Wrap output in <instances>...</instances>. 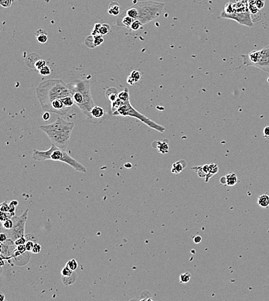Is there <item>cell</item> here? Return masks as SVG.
Instances as JSON below:
<instances>
[{
    "instance_id": "obj_1",
    "label": "cell",
    "mask_w": 269,
    "mask_h": 301,
    "mask_svg": "<svg viewBox=\"0 0 269 301\" xmlns=\"http://www.w3.org/2000/svg\"><path fill=\"white\" fill-rule=\"evenodd\" d=\"M37 97L45 112L65 116L74 103L71 90L62 79H48L41 82L36 88Z\"/></svg>"
},
{
    "instance_id": "obj_2",
    "label": "cell",
    "mask_w": 269,
    "mask_h": 301,
    "mask_svg": "<svg viewBox=\"0 0 269 301\" xmlns=\"http://www.w3.org/2000/svg\"><path fill=\"white\" fill-rule=\"evenodd\" d=\"M74 127V123L58 117L52 123L41 125L40 129L47 135L52 144L62 149L66 150Z\"/></svg>"
},
{
    "instance_id": "obj_3",
    "label": "cell",
    "mask_w": 269,
    "mask_h": 301,
    "mask_svg": "<svg viewBox=\"0 0 269 301\" xmlns=\"http://www.w3.org/2000/svg\"><path fill=\"white\" fill-rule=\"evenodd\" d=\"M68 84L72 92L74 104L80 109L88 120H92L91 111L95 105L91 92L89 81H79Z\"/></svg>"
},
{
    "instance_id": "obj_4",
    "label": "cell",
    "mask_w": 269,
    "mask_h": 301,
    "mask_svg": "<svg viewBox=\"0 0 269 301\" xmlns=\"http://www.w3.org/2000/svg\"><path fill=\"white\" fill-rule=\"evenodd\" d=\"M32 158L38 162H43L48 160L62 162L67 163L77 172L83 173L86 172V169L84 166L70 156L66 150L58 148L54 144H52L50 148L47 151H41L34 149Z\"/></svg>"
},
{
    "instance_id": "obj_5",
    "label": "cell",
    "mask_w": 269,
    "mask_h": 301,
    "mask_svg": "<svg viewBox=\"0 0 269 301\" xmlns=\"http://www.w3.org/2000/svg\"><path fill=\"white\" fill-rule=\"evenodd\" d=\"M134 5L138 12L136 20H139L144 25L156 20L161 16L165 3L149 0L138 2Z\"/></svg>"
},
{
    "instance_id": "obj_6",
    "label": "cell",
    "mask_w": 269,
    "mask_h": 301,
    "mask_svg": "<svg viewBox=\"0 0 269 301\" xmlns=\"http://www.w3.org/2000/svg\"><path fill=\"white\" fill-rule=\"evenodd\" d=\"M112 114L115 116L134 117L140 120L150 128L154 129L160 133H164L165 131V127L151 120L135 110L131 104L130 100L123 101L119 108L114 113H112Z\"/></svg>"
},
{
    "instance_id": "obj_7",
    "label": "cell",
    "mask_w": 269,
    "mask_h": 301,
    "mask_svg": "<svg viewBox=\"0 0 269 301\" xmlns=\"http://www.w3.org/2000/svg\"><path fill=\"white\" fill-rule=\"evenodd\" d=\"M243 64L254 66L269 72V45L261 50H254L248 54L241 55Z\"/></svg>"
},
{
    "instance_id": "obj_8",
    "label": "cell",
    "mask_w": 269,
    "mask_h": 301,
    "mask_svg": "<svg viewBox=\"0 0 269 301\" xmlns=\"http://www.w3.org/2000/svg\"><path fill=\"white\" fill-rule=\"evenodd\" d=\"M29 210L27 209L20 217H13L12 220L13 222V226L12 228L8 231L7 233L9 239L13 241H15L20 238L24 236V226L27 220V212Z\"/></svg>"
},
{
    "instance_id": "obj_9",
    "label": "cell",
    "mask_w": 269,
    "mask_h": 301,
    "mask_svg": "<svg viewBox=\"0 0 269 301\" xmlns=\"http://www.w3.org/2000/svg\"><path fill=\"white\" fill-rule=\"evenodd\" d=\"M247 12H249L248 0H230L225 5L219 17L225 18L231 14Z\"/></svg>"
},
{
    "instance_id": "obj_10",
    "label": "cell",
    "mask_w": 269,
    "mask_h": 301,
    "mask_svg": "<svg viewBox=\"0 0 269 301\" xmlns=\"http://www.w3.org/2000/svg\"><path fill=\"white\" fill-rule=\"evenodd\" d=\"M134 21V19L130 16L121 13L118 17L116 22V24L118 27H124L130 29Z\"/></svg>"
},
{
    "instance_id": "obj_11",
    "label": "cell",
    "mask_w": 269,
    "mask_h": 301,
    "mask_svg": "<svg viewBox=\"0 0 269 301\" xmlns=\"http://www.w3.org/2000/svg\"><path fill=\"white\" fill-rule=\"evenodd\" d=\"M141 74L138 70H134L127 77V82L130 85H134L141 78Z\"/></svg>"
},
{
    "instance_id": "obj_12",
    "label": "cell",
    "mask_w": 269,
    "mask_h": 301,
    "mask_svg": "<svg viewBox=\"0 0 269 301\" xmlns=\"http://www.w3.org/2000/svg\"><path fill=\"white\" fill-rule=\"evenodd\" d=\"M107 12L109 15L113 16H117L120 15V5L119 3L116 1L111 2L108 6Z\"/></svg>"
},
{
    "instance_id": "obj_13",
    "label": "cell",
    "mask_w": 269,
    "mask_h": 301,
    "mask_svg": "<svg viewBox=\"0 0 269 301\" xmlns=\"http://www.w3.org/2000/svg\"><path fill=\"white\" fill-rule=\"evenodd\" d=\"M118 92L116 88L112 87L108 88L106 91V96L111 103L116 101L118 98Z\"/></svg>"
},
{
    "instance_id": "obj_14",
    "label": "cell",
    "mask_w": 269,
    "mask_h": 301,
    "mask_svg": "<svg viewBox=\"0 0 269 301\" xmlns=\"http://www.w3.org/2000/svg\"><path fill=\"white\" fill-rule=\"evenodd\" d=\"M36 37L37 41L40 44H45L48 41V35L47 31L43 29H39L36 32Z\"/></svg>"
},
{
    "instance_id": "obj_15",
    "label": "cell",
    "mask_w": 269,
    "mask_h": 301,
    "mask_svg": "<svg viewBox=\"0 0 269 301\" xmlns=\"http://www.w3.org/2000/svg\"><path fill=\"white\" fill-rule=\"evenodd\" d=\"M91 115L93 119H101L105 115V111L103 108L99 106H95L91 111Z\"/></svg>"
},
{
    "instance_id": "obj_16",
    "label": "cell",
    "mask_w": 269,
    "mask_h": 301,
    "mask_svg": "<svg viewBox=\"0 0 269 301\" xmlns=\"http://www.w3.org/2000/svg\"><path fill=\"white\" fill-rule=\"evenodd\" d=\"M226 185L228 186H234L237 182V175L234 173H229L226 176Z\"/></svg>"
},
{
    "instance_id": "obj_17",
    "label": "cell",
    "mask_w": 269,
    "mask_h": 301,
    "mask_svg": "<svg viewBox=\"0 0 269 301\" xmlns=\"http://www.w3.org/2000/svg\"><path fill=\"white\" fill-rule=\"evenodd\" d=\"M182 161L177 162L173 164L172 168L171 169V172L174 174H179L180 173L183 169L185 168V165H183L182 163H181Z\"/></svg>"
},
{
    "instance_id": "obj_18",
    "label": "cell",
    "mask_w": 269,
    "mask_h": 301,
    "mask_svg": "<svg viewBox=\"0 0 269 301\" xmlns=\"http://www.w3.org/2000/svg\"><path fill=\"white\" fill-rule=\"evenodd\" d=\"M258 204L263 207H268L269 205V196L266 195H263L260 196L258 199Z\"/></svg>"
},
{
    "instance_id": "obj_19",
    "label": "cell",
    "mask_w": 269,
    "mask_h": 301,
    "mask_svg": "<svg viewBox=\"0 0 269 301\" xmlns=\"http://www.w3.org/2000/svg\"><path fill=\"white\" fill-rule=\"evenodd\" d=\"M76 280V276L74 273L70 276H62V281L65 286H69L73 284Z\"/></svg>"
},
{
    "instance_id": "obj_20",
    "label": "cell",
    "mask_w": 269,
    "mask_h": 301,
    "mask_svg": "<svg viewBox=\"0 0 269 301\" xmlns=\"http://www.w3.org/2000/svg\"><path fill=\"white\" fill-rule=\"evenodd\" d=\"M191 277H192V274L189 272H186V273H182L180 275V277H179L180 283L182 284H186L190 281Z\"/></svg>"
},
{
    "instance_id": "obj_21",
    "label": "cell",
    "mask_w": 269,
    "mask_h": 301,
    "mask_svg": "<svg viewBox=\"0 0 269 301\" xmlns=\"http://www.w3.org/2000/svg\"><path fill=\"white\" fill-rule=\"evenodd\" d=\"M110 30H111L110 26L109 24L103 23V24H102V25L100 27V30H99L100 34L102 35H106L110 32Z\"/></svg>"
},
{
    "instance_id": "obj_22",
    "label": "cell",
    "mask_w": 269,
    "mask_h": 301,
    "mask_svg": "<svg viewBox=\"0 0 269 301\" xmlns=\"http://www.w3.org/2000/svg\"><path fill=\"white\" fill-rule=\"evenodd\" d=\"M118 98L123 101H127L130 100V93L129 90L127 88H125L124 90L118 93Z\"/></svg>"
},
{
    "instance_id": "obj_23",
    "label": "cell",
    "mask_w": 269,
    "mask_h": 301,
    "mask_svg": "<svg viewBox=\"0 0 269 301\" xmlns=\"http://www.w3.org/2000/svg\"><path fill=\"white\" fill-rule=\"evenodd\" d=\"M104 42V39L102 35H93V44L95 48L100 45Z\"/></svg>"
},
{
    "instance_id": "obj_24",
    "label": "cell",
    "mask_w": 269,
    "mask_h": 301,
    "mask_svg": "<svg viewBox=\"0 0 269 301\" xmlns=\"http://www.w3.org/2000/svg\"><path fill=\"white\" fill-rule=\"evenodd\" d=\"M85 44L89 48H95V46L93 44V35H91L87 37L85 40Z\"/></svg>"
},
{
    "instance_id": "obj_25",
    "label": "cell",
    "mask_w": 269,
    "mask_h": 301,
    "mask_svg": "<svg viewBox=\"0 0 269 301\" xmlns=\"http://www.w3.org/2000/svg\"><path fill=\"white\" fill-rule=\"evenodd\" d=\"M66 266H67L68 268H70L71 270L74 271L77 269V268L78 267V263L75 259H72L67 262Z\"/></svg>"
},
{
    "instance_id": "obj_26",
    "label": "cell",
    "mask_w": 269,
    "mask_h": 301,
    "mask_svg": "<svg viewBox=\"0 0 269 301\" xmlns=\"http://www.w3.org/2000/svg\"><path fill=\"white\" fill-rule=\"evenodd\" d=\"M143 26V24L139 20H134V21L132 23L130 29L132 30V31H137L139 29H140Z\"/></svg>"
},
{
    "instance_id": "obj_27",
    "label": "cell",
    "mask_w": 269,
    "mask_h": 301,
    "mask_svg": "<svg viewBox=\"0 0 269 301\" xmlns=\"http://www.w3.org/2000/svg\"><path fill=\"white\" fill-rule=\"evenodd\" d=\"M2 226L6 230H10L12 228L13 226V221L9 219H8L5 220L3 222H2Z\"/></svg>"
},
{
    "instance_id": "obj_28",
    "label": "cell",
    "mask_w": 269,
    "mask_h": 301,
    "mask_svg": "<svg viewBox=\"0 0 269 301\" xmlns=\"http://www.w3.org/2000/svg\"><path fill=\"white\" fill-rule=\"evenodd\" d=\"M74 271L71 270L70 268H68L67 266L64 267L62 271H61V275L62 276H71L72 274H74Z\"/></svg>"
},
{
    "instance_id": "obj_29",
    "label": "cell",
    "mask_w": 269,
    "mask_h": 301,
    "mask_svg": "<svg viewBox=\"0 0 269 301\" xmlns=\"http://www.w3.org/2000/svg\"><path fill=\"white\" fill-rule=\"evenodd\" d=\"M218 170H219L218 166L216 164L212 163L209 165V173H210L212 175L216 174L218 172Z\"/></svg>"
},
{
    "instance_id": "obj_30",
    "label": "cell",
    "mask_w": 269,
    "mask_h": 301,
    "mask_svg": "<svg viewBox=\"0 0 269 301\" xmlns=\"http://www.w3.org/2000/svg\"><path fill=\"white\" fill-rule=\"evenodd\" d=\"M46 65V61L44 60H38L36 61L34 66L37 70H40L44 66Z\"/></svg>"
},
{
    "instance_id": "obj_31",
    "label": "cell",
    "mask_w": 269,
    "mask_h": 301,
    "mask_svg": "<svg viewBox=\"0 0 269 301\" xmlns=\"http://www.w3.org/2000/svg\"><path fill=\"white\" fill-rule=\"evenodd\" d=\"M102 25V23H96L94 26V27L93 29V30H92V32H91V35H100V32H99V30H100V27Z\"/></svg>"
},
{
    "instance_id": "obj_32",
    "label": "cell",
    "mask_w": 269,
    "mask_h": 301,
    "mask_svg": "<svg viewBox=\"0 0 269 301\" xmlns=\"http://www.w3.org/2000/svg\"><path fill=\"white\" fill-rule=\"evenodd\" d=\"M39 71H40V74L43 76H47L51 74V69L47 65L45 66H44L43 68H41Z\"/></svg>"
},
{
    "instance_id": "obj_33",
    "label": "cell",
    "mask_w": 269,
    "mask_h": 301,
    "mask_svg": "<svg viewBox=\"0 0 269 301\" xmlns=\"http://www.w3.org/2000/svg\"><path fill=\"white\" fill-rule=\"evenodd\" d=\"M13 3V0H0V5L5 8L11 6Z\"/></svg>"
},
{
    "instance_id": "obj_34",
    "label": "cell",
    "mask_w": 269,
    "mask_h": 301,
    "mask_svg": "<svg viewBox=\"0 0 269 301\" xmlns=\"http://www.w3.org/2000/svg\"><path fill=\"white\" fill-rule=\"evenodd\" d=\"M35 243H36V242L33 243V241H26V243H25V246H26V251H31V250H32V249H33Z\"/></svg>"
},
{
    "instance_id": "obj_35",
    "label": "cell",
    "mask_w": 269,
    "mask_h": 301,
    "mask_svg": "<svg viewBox=\"0 0 269 301\" xmlns=\"http://www.w3.org/2000/svg\"><path fill=\"white\" fill-rule=\"evenodd\" d=\"M158 144H159V146H158V147H157L158 148L157 149H158V151L159 152L161 150L162 148H164L166 149V151L167 152H168L169 146H168V144L167 143H164V141H162V142H158Z\"/></svg>"
},
{
    "instance_id": "obj_36",
    "label": "cell",
    "mask_w": 269,
    "mask_h": 301,
    "mask_svg": "<svg viewBox=\"0 0 269 301\" xmlns=\"http://www.w3.org/2000/svg\"><path fill=\"white\" fill-rule=\"evenodd\" d=\"M41 245L39 244H37V243H36L34 244V245L31 250V252L34 254H38L41 251Z\"/></svg>"
},
{
    "instance_id": "obj_37",
    "label": "cell",
    "mask_w": 269,
    "mask_h": 301,
    "mask_svg": "<svg viewBox=\"0 0 269 301\" xmlns=\"http://www.w3.org/2000/svg\"><path fill=\"white\" fill-rule=\"evenodd\" d=\"M265 0H256L255 2V5H256L257 8L261 10L265 6Z\"/></svg>"
},
{
    "instance_id": "obj_38",
    "label": "cell",
    "mask_w": 269,
    "mask_h": 301,
    "mask_svg": "<svg viewBox=\"0 0 269 301\" xmlns=\"http://www.w3.org/2000/svg\"><path fill=\"white\" fill-rule=\"evenodd\" d=\"M26 243V239L24 238V236H23V237L19 238L18 239H17L16 241H15V244L16 245H22V244H25Z\"/></svg>"
},
{
    "instance_id": "obj_39",
    "label": "cell",
    "mask_w": 269,
    "mask_h": 301,
    "mask_svg": "<svg viewBox=\"0 0 269 301\" xmlns=\"http://www.w3.org/2000/svg\"><path fill=\"white\" fill-rule=\"evenodd\" d=\"M9 206H8L7 205L6 203H2L1 204V210L2 212L3 213H5V212H7L9 211Z\"/></svg>"
},
{
    "instance_id": "obj_40",
    "label": "cell",
    "mask_w": 269,
    "mask_h": 301,
    "mask_svg": "<svg viewBox=\"0 0 269 301\" xmlns=\"http://www.w3.org/2000/svg\"><path fill=\"white\" fill-rule=\"evenodd\" d=\"M8 235L6 234H4V233H1V235H0V241L3 243V242H5L6 240L8 239Z\"/></svg>"
},
{
    "instance_id": "obj_41",
    "label": "cell",
    "mask_w": 269,
    "mask_h": 301,
    "mask_svg": "<svg viewBox=\"0 0 269 301\" xmlns=\"http://www.w3.org/2000/svg\"><path fill=\"white\" fill-rule=\"evenodd\" d=\"M202 238L200 235H197L193 238V241L195 244H199L201 242Z\"/></svg>"
},
{
    "instance_id": "obj_42",
    "label": "cell",
    "mask_w": 269,
    "mask_h": 301,
    "mask_svg": "<svg viewBox=\"0 0 269 301\" xmlns=\"http://www.w3.org/2000/svg\"><path fill=\"white\" fill-rule=\"evenodd\" d=\"M17 250H18V251H19V252H21V253L24 252L25 251H26V248L25 244H22V245H18Z\"/></svg>"
},
{
    "instance_id": "obj_43",
    "label": "cell",
    "mask_w": 269,
    "mask_h": 301,
    "mask_svg": "<svg viewBox=\"0 0 269 301\" xmlns=\"http://www.w3.org/2000/svg\"><path fill=\"white\" fill-rule=\"evenodd\" d=\"M263 134L264 137L266 138H269V126H268L265 127L263 129Z\"/></svg>"
},
{
    "instance_id": "obj_44",
    "label": "cell",
    "mask_w": 269,
    "mask_h": 301,
    "mask_svg": "<svg viewBox=\"0 0 269 301\" xmlns=\"http://www.w3.org/2000/svg\"><path fill=\"white\" fill-rule=\"evenodd\" d=\"M43 118L44 120H49L50 118V114L49 112H45L43 116Z\"/></svg>"
},
{
    "instance_id": "obj_45",
    "label": "cell",
    "mask_w": 269,
    "mask_h": 301,
    "mask_svg": "<svg viewBox=\"0 0 269 301\" xmlns=\"http://www.w3.org/2000/svg\"><path fill=\"white\" fill-rule=\"evenodd\" d=\"M220 182L224 185V184H226V176H224V177H222L220 179Z\"/></svg>"
},
{
    "instance_id": "obj_46",
    "label": "cell",
    "mask_w": 269,
    "mask_h": 301,
    "mask_svg": "<svg viewBox=\"0 0 269 301\" xmlns=\"http://www.w3.org/2000/svg\"><path fill=\"white\" fill-rule=\"evenodd\" d=\"M124 166L126 168H128V169H130V168H132V165L131 163H127L126 164L124 165Z\"/></svg>"
},
{
    "instance_id": "obj_47",
    "label": "cell",
    "mask_w": 269,
    "mask_h": 301,
    "mask_svg": "<svg viewBox=\"0 0 269 301\" xmlns=\"http://www.w3.org/2000/svg\"><path fill=\"white\" fill-rule=\"evenodd\" d=\"M256 0H248V3H255Z\"/></svg>"
},
{
    "instance_id": "obj_48",
    "label": "cell",
    "mask_w": 269,
    "mask_h": 301,
    "mask_svg": "<svg viewBox=\"0 0 269 301\" xmlns=\"http://www.w3.org/2000/svg\"><path fill=\"white\" fill-rule=\"evenodd\" d=\"M0 296H1V301H3V298H4V295L2 294H0Z\"/></svg>"
},
{
    "instance_id": "obj_49",
    "label": "cell",
    "mask_w": 269,
    "mask_h": 301,
    "mask_svg": "<svg viewBox=\"0 0 269 301\" xmlns=\"http://www.w3.org/2000/svg\"><path fill=\"white\" fill-rule=\"evenodd\" d=\"M50 1H51V0H45V2H47V3H48V2H49Z\"/></svg>"
},
{
    "instance_id": "obj_50",
    "label": "cell",
    "mask_w": 269,
    "mask_h": 301,
    "mask_svg": "<svg viewBox=\"0 0 269 301\" xmlns=\"http://www.w3.org/2000/svg\"><path fill=\"white\" fill-rule=\"evenodd\" d=\"M268 82H269V77L268 78Z\"/></svg>"
}]
</instances>
